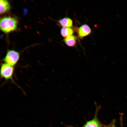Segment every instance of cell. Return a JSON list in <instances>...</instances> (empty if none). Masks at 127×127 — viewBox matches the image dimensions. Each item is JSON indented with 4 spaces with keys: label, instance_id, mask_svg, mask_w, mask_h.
Wrapping results in <instances>:
<instances>
[{
    "label": "cell",
    "instance_id": "5",
    "mask_svg": "<svg viewBox=\"0 0 127 127\" xmlns=\"http://www.w3.org/2000/svg\"><path fill=\"white\" fill-rule=\"evenodd\" d=\"M91 30L87 24H84L81 25L77 29V34L79 37L81 39L90 34Z\"/></svg>",
    "mask_w": 127,
    "mask_h": 127
},
{
    "label": "cell",
    "instance_id": "1",
    "mask_svg": "<svg viewBox=\"0 0 127 127\" xmlns=\"http://www.w3.org/2000/svg\"><path fill=\"white\" fill-rule=\"evenodd\" d=\"M18 23L15 17L10 16L2 18L0 21V30L4 32L8 33L16 30Z\"/></svg>",
    "mask_w": 127,
    "mask_h": 127
},
{
    "label": "cell",
    "instance_id": "10",
    "mask_svg": "<svg viewBox=\"0 0 127 127\" xmlns=\"http://www.w3.org/2000/svg\"><path fill=\"white\" fill-rule=\"evenodd\" d=\"M108 127H115L114 123H113L110 126H109Z\"/></svg>",
    "mask_w": 127,
    "mask_h": 127
},
{
    "label": "cell",
    "instance_id": "2",
    "mask_svg": "<svg viewBox=\"0 0 127 127\" xmlns=\"http://www.w3.org/2000/svg\"><path fill=\"white\" fill-rule=\"evenodd\" d=\"M20 58V54L18 52L13 50H8L3 60L5 63L14 66L17 63Z\"/></svg>",
    "mask_w": 127,
    "mask_h": 127
},
{
    "label": "cell",
    "instance_id": "7",
    "mask_svg": "<svg viewBox=\"0 0 127 127\" xmlns=\"http://www.w3.org/2000/svg\"><path fill=\"white\" fill-rule=\"evenodd\" d=\"M0 13L3 14L8 12L10 9L11 6L9 2L6 0H0Z\"/></svg>",
    "mask_w": 127,
    "mask_h": 127
},
{
    "label": "cell",
    "instance_id": "8",
    "mask_svg": "<svg viewBox=\"0 0 127 127\" xmlns=\"http://www.w3.org/2000/svg\"><path fill=\"white\" fill-rule=\"evenodd\" d=\"M60 25L64 27L70 28L73 25V22L72 20L69 18L65 17L58 21Z\"/></svg>",
    "mask_w": 127,
    "mask_h": 127
},
{
    "label": "cell",
    "instance_id": "4",
    "mask_svg": "<svg viewBox=\"0 0 127 127\" xmlns=\"http://www.w3.org/2000/svg\"><path fill=\"white\" fill-rule=\"evenodd\" d=\"M98 108H96L94 117L91 120L87 121L81 127H101L102 125L97 117ZM68 127H75L71 126L65 125Z\"/></svg>",
    "mask_w": 127,
    "mask_h": 127
},
{
    "label": "cell",
    "instance_id": "6",
    "mask_svg": "<svg viewBox=\"0 0 127 127\" xmlns=\"http://www.w3.org/2000/svg\"><path fill=\"white\" fill-rule=\"evenodd\" d=\"M77 38L74 35H71L64 38V41L65 44L69 46L75 47L77 44Z\"/></svg>",
    "mask_w": 127,
    "mask_h": 127
},
{
    "label": "cell",
    "instance_id": "3",
    "mask_svg": "<svg viewBox=\"0 0 127 127\" xmlns=\"http://www.w3.org/2000/svg\"><path fill=\"white\" fill-rule=\"evenodd\" d=\"M14 71V66L5 63H2L0 67V76L6 80H11L14 82L12 78Z\"/></svg>",
    "mask_w": 127,
    "mask_h": 127
},
{
    "label": "cell",
    "instance_id": "9",
    "mask_svg": "<svg viewBox=\"0 0 127 127\" xmlns=\"http://www.w3.org/2000/svg\"><path fill=\"white\" fill-rule=\"evenodd\" d=\"M73 32V30L70 28L63 27L60 30L61 35L65 38L72 35Z\"/></svg>",
    "mask_w": 127,
    "mask_h": 127
}]
</instances>
